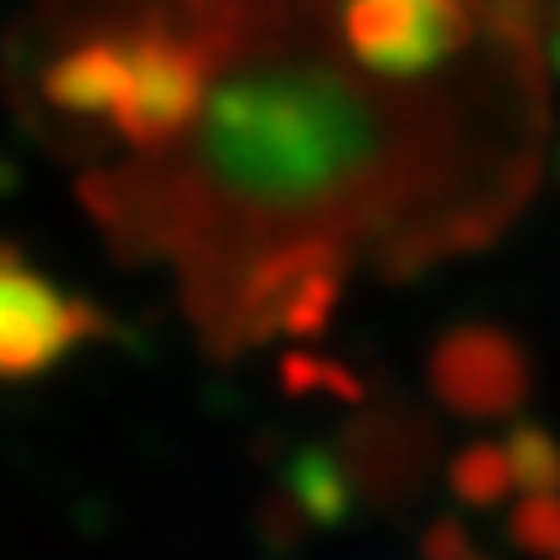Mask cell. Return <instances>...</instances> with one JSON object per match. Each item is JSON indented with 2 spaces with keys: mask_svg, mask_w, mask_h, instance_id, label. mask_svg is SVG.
Listing matches in <instances>:
<instances>
[{
  "mask_svg": "<svg viewBox=\"0 0 560 560\" xmlns=\"http://www.w3.org/2000/svg\"><path fill=\"white\" fill-rule=\"evenodd\" d=\"M467 37V0H342V42L374 73H425Z\"/></svg>",
  "mask_w": 560,
  "mask_h": 560,
  "instance_id": "6da1fadb",
  "label": "cell"
}]
</instances>
